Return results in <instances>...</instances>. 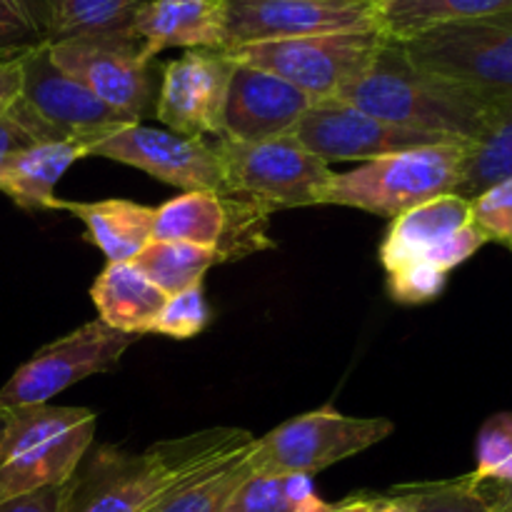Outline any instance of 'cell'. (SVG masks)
I'll use <instances>...</instances> for the list:
<instances>
[{"label":"cell","mask_w":512,"mask_h":512,"mask_svg":"<svg viewBox=\"0 0 512 512\" xmlns=\"http://www.w3.org/2000/svg\"><path fill=\"white\" fill-rule=\"evenodd\" d=\"M253 438L240 428H208L160 440L138 455L113 445L90 448L65 483L60 512H145L180 480L218 463Z\"/></svg>","instance_id":"6da1fadb"},{"label":"cell","mask_w":512,"mask_h":512,"mask_svg":"<svg viewBox=\"0 0 512 512\" xmlns=\"http://www.w3.org/2000/svg\"><path fill=\"white\" fill-rule=\"evenodd\" d=\"M335 100L445 140H473L495 103L493 95L420 70L403 53V45L390 38L373 65Z\"/></svg>","instance_id":"7a4b0ae2"},{"label":"cell","mask_w":512,"mask_h":512,"mask_svg":"<svg viewBox=\"0 0 512 512\" xmlns=\"http://www.w3.org/2000/svg\"><path fill=\"white\" fill-rule=\"evenodd\" d=\"M95 425L98 415L88 408L10 410L0 438V503L68 483L93 448Z\"/></svg>","instance_id":"3957f363"},{"label":"cell","mask_w":512,"mask_h":512,"mask_svg":"<svg viewBox=\"0 0 512 512\" xmlns=\"http://www.w3.org/2000/svg\"><path fill=\"white\" fill-rule=\"evenodd\" d=\"M465 158L468 140H445L380 155L350 173H335L320 205H345L383 218H398L415 205L455 193L463 178Z\"/></svg>","instance_id":"277c9868"},{"label":"cell","mask_w":512,"mask_h":512,"mask_svg":"<svg viewBox=\"0 0 512 512\" xmlns=\"http://www.w3.org/2000/svg\"><path fill=\"white\" fill-rule=\"evenodd\" d=\"M225 193L255 200L270 210L320 205L335 178L328 163L305 150L293 133L268 140H218Z\"/></svg>","instance_id":"5b68a950"},{"label":"cell","mask_w":512,"mask_h":512,"mask_svg":"<svg viewBox=\"0 0 512 512\" xmlns=\"http://www.w3.org/2000/svg\"><path fill=\"white\" fill-rule=\"evenodd\" d=\"M383 43L385 35L380 30H370V33L268 40V43L230 48L225 53L235 63L253 65L265 73L278 75L318 103V100L340 98V93L373 65Z\"/></svg>","instance_id":"8992f818"},{"label":"cell","mask_w":512,"mask_h":512,"mask_svg":"<svg viewBox=\"0 0 512 512\" xmlns=\"http://www.w3.org/2000/svg\"><path fill=\"white\" fill-rule=\"evenodd\" d=\"M395 425L385 418H355L325 408L295 415L263 438H255L250 463L255 473H303L325 468L383 443Z\"/></svg>","instance_id":"52a82bcc"},{"label":"cell","mask_w":512,"mask_h":512,"mask_svg":"<svg viewBox=\"0 0 512 512\" xmlns=\"http://www.w3.org/2000/svg\"><path fill=\"white\" fill-rule=\"evenodd\" d=\"M400 45L425 73L493 98L512 95V10L440 25Z\"/></svg>","instance_id":"ba28073f"},{"label":"cell","mask_w":512,"mask_h":512,"mask_svg":"<svg viewBox=\"0 0 512 512\" xmlns=\"http://www.w3.org/2000/svg\"><path fill=\"white\" fill-rule=\"evenodd\" d=\"M138 340L140 335L120 333L103 320H90L20 365L0 388V408L18 410L48 403L80 380L118 368L120 358Z\"/></svg>","instance_id":"9c48e42d"},{"label":"cell","mask_w":512,"mask_h":512,"mask_svg":"<svg viewBox=\"0 0 512 512\" xmlns=\"http://www.w3.org/2000/svg\"><path fill=\"white\" fill-rule=\"evenodd\" d=\"M485 243L488 238L473 223L470 200L448 193L393 218L380 245V260L388 275L410 268H430L448 275Z\"/></svg>","instance_id":"30bf717a"},{"label":"cell","mask_w":512,"mask_h":512,"mask_svg":"<svg viewBox=\"0 0 512 512\" xmlns=\"http://www.w3.org/2000/svg\"><path fill=\"white\" fill-rule=\"evenodd\" d=\"M20 68H23L20 100L58 140L83 145L88 153L100 140L130 125H138L128 115L108 108L78 80L65 75L50 60L48 43L20 55Z\"/></svg>","instance_id":"8fae6325"},{"label":"cell","mask_w":512,"mask_h":512,"mask_svg":"<svg viewBox=\"0 0 512 512\" xmlns=\"http://www.w3.org/2000/svg\"><path fill=\"white\" fill-rule=\"evenodd\" d=\"M370 30H380L370 0H228L225 50L268 40Z\"/></svg>","instance_id":"7c38bea8"},{"label":"cell","mask_w":512,"mask_h":512,"mask_svg":"<svg viewBox=\"0 0 512 512\" xmlns=\"http://www.w3.org/2000/svg\"><path fill=\"white\" fill-rule=\"evenodd\" d=\"M293 138L323 163L375 160L430 143H445L438 135L393 125L383 118L353 108L343 100H318L295 125Z\"/></svg>","instance_id":"4fadbf2b"},{"label":"cell","mask_w":512,"mask_h":512,"mask_svg":"<svg viewBox=\"0 0 512 512\" xmlns=\"http://www.w3.org/2000/svg\"><path fill=\"white\" fill-rule=\"evenodd\" d=\"M90 155L143 170L183 193L190 190L225 193L215 145H208L203 138H185L173 130L145 128L138 123L95 143L88 150V158Z\"/></svg>","instance_id":"5bb4252c"},{"label":"cell","mask_w":512,"mask_h":512,"mask_svg":"<svg viewBox=\"0 0 512 512\" xmlns=\"http://www.w3.org/2000/svg\"><path fill=\"white\" fill-rule=\"evenodd\" d=\"M48 53L65 75L135 123L153 105V63L140 58L138 43L73 38L48 43Z\"/></svg>","instance_id":"9a60e30c"},{"label":"cell","mask_w":512,"mask_h":512,"mask_svg":"<svg viewBox=\"0 0 512 512\" xmlns=\"http://www.w3.org/2000/svg\"><path fill=\"white\" fill-rule=\"evenodd\" d=\"M235 60L225 50H185L163 68L155 115L185 138L223 135V110Z\"/></svg>","instance_id":"2e32d148"},{"label":"cell","mask_w":512,"mask_h":512,"mask_svg":"<svg viewBox=\"0 0 512 512\" xmlns=\"http://www.w3.org/2000/svg\"><path fill=\"white\" fill-rule=\"evenodd\" d=\"M315 100L283 78L235 63L223 110L220 140H268L293 133Z\"/></svg>","instance_id":"e0dca14e"},{"label":"cell","mask_w":512,"mask_h":512,"mask_svg":"<svg viewBox=\"0 0 512 512\" xmlns=\"http://www.w3.org/2000/svg\"><path fill=\"white\" fill-rule=\"evenodd\" d=\"M228 0H150L135 18L140 58L153 63L163 50H225Z\"/></svg>","instance_id":"ac0fdd59"},{"label":"cell","mask_w":512,"mask_h":512,"mask_svg":"<svg viewBox=\"0 0 512 512\" xmlns=\"http://www.w3.org/2000/svg\"><path fill=\"white\" fill-rule=\"evenodd\" d=\"M55 210H68L85 223L88 240L108 263H130L153 240L155 208L133 200L110 198L95 203L55 198Z\"/></svg>","instance_id":"d6986e66"},{"label":"cell","mask_w":512,"mask_h":512,"mask_svg":"<svg viewBox=\"0 0 512 512\" xmlns=\"http://www.w3.org/2000/svg\"><path fill=\"white\" fill-rule=\"evenodd\" d=\"M95 310L110 328L130 335H148L163 313L168 295L155 288L133 263H108L90 288Z\"/></svg>","instance_id":"ffe728a7"},{"label":"cell","mask_w":512,"mask_h":512,"mask_svg":"<svg viewBox=\"0 0 512 512\" xmlns=\"http://www.w3.org/2000/svg\"><path fill=\"white\" fill-rule=\"evenodd\" d=\"M80 158L88 153L70 140L38 143L0 170V190L25 210H55V185Z\"/></svg>","instance_id":"44dd1931"},{"label":"cell","mask_w":512,"mask_h":512,"mask_svg":"<svg viewBox=\"0 0 512 512\" xmlns=\"http://www.w3.org/2000/svg\"><path fill=\"white\" fill-rule=\"evenodd\" d=\"M150 0H43L48 43L58 40H110L138 43L135 18Z\"/></svg>","instance_id":"7402d4cb"},{"label":"cell","mask_w":512,"mask_h":512,"mask_svg":"<svg viewBox=\"0 0 512 512\" xmlns=\"http://www.w3.org/2000/svg\"><path fill=\"white\" fill-rule=\"evenodd\" d=\"M512 0H383L375 5L385 38L405 43L440 25L510 13Z\"/></svg>","instance_id":"603a6c76"},{"label":"cell","mask_w":512,"mask_h":512,"mask_svg":"<svg viewBox=\"0 0 512 512\" xmlns=\"http://www.w3.org/2000/svg\"><path fill=\"white\" fill-rule=\"evenodd\" d=\"M508 178H512V95H498L480 133L468 140V158L455 195L473 203Z\"/></svg>","instance_id":"cb8c5ba5"},{"label":"cell","mask_w":512,"mask_h":512,"mask_svg":"<svg viewBox=\"0 0 512 512\" xmlns=\"http://www.w3.org/2000/svg\"><path fill=\"white\" fill-rule=\"evenodd\" d=\"M253 443L255 438L243 448L225 455L218 463L180 480L145 512H223L240 483L255 473L253 463H250Z\"/></svg>","instance_id":"d4e9b609"},{"label":"cell","mask_w":512,"mask_h":512,"mask_svg":"<svg viewBox=\"0 0 512 512\" xmlns=\"http://www.w3.org/2000/svg\"><path fill=\"white\" fill-rule=\"evenodd\" d=\"M228 230V200L215 190H190L155 208L153 240L193 243L218 250Z\"/></svg>","instance_id":"484cf974"},{"label":"cell","mask_w":512,"mask_h":512,"mask_svg":"<svg viewBox=\"0 0 512 512\" xmlns=\"http://www.w3.org/2000/svg\"><path fill=\"white\" fill-rule=\"evenodd\" d=\"M130 263L170 298L193 285H203V275L213 265L223 263V255L215 248H203V245L150 240Z\"/></svg>","instance_id":"4316f807"},{"label":"cell","mask_w":512,"mask_h":512,"mask_svg":"<svg viewBox=\"0 0 512 512\" xmlns=\"http://www.w3.org/2000/svg\"><path fill=\"white\" fill-rule=\"evenodd\" d=\"M328 505L310 475L253 473L240 483L223 512H323Z\"/></svg>","instance_id":"83f0119b"},{"label":"cell","mask_w":512,"mask_h":512,"mask_svg":"<svg viewBox=\"0 0 512 512\" xmlns=\"http://www.w3.org/2000/svg\"><path fill=\"white\" fill-rule=\"evenodd\" d=\"M413 512H495L480 485L470 475L438 483H415L393 488Z\"/></svg>","instance_id":"f1b7e54d"},{"label":"cell","mask_w":512,"mask_h":512,"mask_svg":"<svg viewBox=\"0 0 512 512\" xmlns=\"http://www.w3.org/2000/svg\"><path fill=\"white\" fill-rule=\"evenodd\" d=\"M48 43L43 0H0V60Z\"/></svg>","instance_id":"f546056e"},{"label":"cell","mask_w":512,"mask_h":512,"mask_svg":"<svg viewBox=\"0 0 512 512\" xmlns=\"http://www.w3.org/2000/svg\"><path fill=\"white\" fill-rule=\"evenodd\" d=\"M475 483L512 485V413H495L475 443Z\"/></svg>","instance_id":"4dcf8cb0"},{"label":"cell","mask_w":512,"mask_h":512,"mask_svg":"<svg viewBox=\"0 0 512 512\" xmlns=\"http://www.w3.org/2000/svg\"><path fill=\"white\" fill-rule=\"evenodd\" d=\"M210 323V308L205 303L203 285H193V288L175 293L165 300L163 313L155 320L150 333L165 335V338L188 340L203 333Z\"/></svg>","instance_id":"1f68e13d"},{"label":"cell","mask_w":512,"mask_h":512,"mask_svg":"<svg viewBox=\"0 0 512 512\" xmlns=\"http://www.w3.org/2000/svg\"><path fill=\"white\" fill-rule=\"evenodd\" d=\"M53 140L58 138L18 98L5 113H0V170L23 150L38 143H53Z\"/></svg>","instance_id":"d6a6232c"},{"label":"cell","mask_w":512,"mask_h":512,"mask_svg":"<svg viewBox=\"0 0 512 512\" xmlns=\"http://www.w3.org/2000/svg\"><path fill=\"white\" fill-rule=\"evenodd\" d=\"M473 223L488 243H498L512 253V178L493 185L470 203Z\"/></svg>","instance_id":"836d02e7"},{"label":"cell","mask_w":512,"mask_h":512,"mask_svg":"<svg viewBox=\"0 0 512 512\" xmlns=\"http://www.w3.org/2000/svg\"><path fill=\"white\" fill-rule=\"evenodd\" d=\"M445 283H448V275L430 268H410L388 275L390 295L395 303L403 305H423L440 298Z\"/></svg>","instance_id":"e575fe53"},{"label":"cell","mask_w":512,"mask_h":512,"mask_svg":"<svg viewBox=\"0 0 512 512\" xmlns=\"http://www.w3.org/2000/svg\"><path fill=\"white\" fill-rule=\"evenodd\" d=\"M63 495L65 485L45 488L38 490V493L3 500V503H0V512H60V508H63Z\"/></svg>","instance_id":"d590c367"},{"label":"cell","mask_w":512,"mask_h":512,"mask_svg":"<svg viewBox=\"0 0 512 512\" xmlns=\"http://www.w3.org/2000/svg\"><path fill=\"white\" fill-rule=\"evenodd\" d=\"M20 88H23L20 55L18 58H3L0 60V113H5L20 98Z\"/></svg>","instance_id":"8d00e7d4"},{"label":"cell","mask_w":512,"mask_h":512,"mask_svg":"<svg viewBox=\"0 0 512 512\" xmlns=\"http://www.w3.org/2000/svg\"><path fill=\"white\" fill-rule=\"evenodd\" d=\"M488 503L495 512H512V485H495V483H478Z\"/></svg>","instance_id":"74e56055"},{"label":"cell","mask_w":512,"mask_h":512,"mask_svg":"<svg viewBox=\"0 0 512 512\" xmlns=\"http://www.w3.org/2000/svg\"><path fill=\"white\" fill-rule=\"evenodd\" d=\"M365 512H413V508H410L400 495H395L393 490H390L388 495H375V498H368V503H365Z\"/></svg>","instance_id":"f35d334b"},{"label":"cell","mask_w":512,"mask_h":512,"mask_svg":"<svg viewBox=\"0 0 512 512\" xmlns=\"http://www.w3.org/2000/svg\"><path fill=\"white\" fill-rule=\"evenodd\" d=\"M365 503H368V498L353 495V498L343 500V503L328 505V510H323V512H365Z\"/></svg>","instance_id":"ab89813d"},{"label":"cell","mask_w":512,"mask_h":512,"mask_svg":"<svg viewBox=\"0 0 512 512\" xmlns=\"http://www.w3.org/2000/svg\"><path fill=\"white\" fill-rule=\"evenodd\" d=\"M8 415H10V410H3V408H0V438H3L5 425H8Z\"/></svg>","instance_id":"60d3db41"},{"label":"cell","mask_w":512,"mask_h":512,"mask_svg":"<svg viewBox=\"0 0 512 512\" xmlns=\"http://www.w3.org/2000/svg\"><path fill=\"white\" fill-rule=\"evenodd\" d=\"M370 3H373V5H378V3H383V0H370Z\"/></svg>","instance_id":"b9f144b4"},{"label":"cell","mask_w":512,"mask_h":512,"mask_svg":"<svg viewBox=\"0 0 512 512\" xmlns=\"http://www.w3.org/2000/svg\"><path fill=\"white\" fill-rule=\"evenodd\" d=\"M313 3H320V0H313Z\"/></svg>","instance_id":"7bdbcfd3"}]
</instances>
